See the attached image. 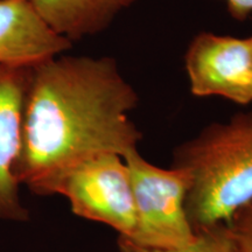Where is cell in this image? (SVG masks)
Here are the masks:
<instances>
[{"label": "cell", "mask_w": 252, "mask_h": 252, "mask_svg": "<svg viewBox=\"0 0 252 252\" xmlns=\"http://www.w3.org/2000/svg\"><path fill=\"white\" fill-rule=\"evenodd\" d=\"M138 104L137 91L110 56L63 53L30 68L19 184L52 196L84 160L137 150L143 133L130 113Z\"/></svg>", "instance_id": "cell-1"}, {"label": "cell", "mask_w": 252, "mask_h": 252, "mask_svg": "<svg viewBox=\"0 0 252 252\" xmlns=\"http://www.w3.org/2000/svg\"><path fill=\"white\" fill-rule=\"evenodd\" d=\"M172 166L190 173L186 212L195 234L229 224L252 201V111L207 125L175 147Z\"/></svg>", "instance_id": "cell-2"}, {"label": "cell", "mask_w": 252, "mask_h": 252, "mask_svg": "<svg viewBox=\"0 0 252 252\" xmlns=\"http://www.w3.org/2000/svg\"><path fill=\"white\" fill-rule=\"evenodd\" d=\"M123 158L130 172L138 222L137 238L131 243L160 250L190 244L196 238L186 212L190 173L151 163L138 149Z\"/></svg>", "instance_id": "cell-3"}, {"label": "cell", "mask_w": 252, "mask_h": 252, "mask_svg": "<svg viewBox=\"0 0 252 252\" xmlns=\"http://www.w3.org/2000/svg\"><path fill=\"white\" fill-rule=\"evenodd\" d=\"M56 195L67 198L76 216L108 225L130 242L137 238L130 172L122 156L103 153L78 163L63 178Z\"/></svg>", "instance_id": "cell-4"}, {"label": "cell", "mask_w": 252, "mask_h": 252, "mask_svg": "<svg viewBox=\"0 0 252 252\" xmlns=\"http://www.w3.org/2000/svg\"><path fill=\"white\" fill-rule=\"evenodd\" d=\"M191 94L220 97L238 105L252 103V37L201 32L185 54Z\"/></svg>", "instance_id": "cell-5"}, {"label": "cell", "mask_w": 252, "mask_h": 252, "mask_svg": "<svg viewBox=\"0 0 252 252\" xmlns=\"http://www.w3.org/2000/svg\"><path fill=\"white\" fill-rule=\"evenodd\" d=\"M30 68L0 65V220H26L15 176L23 145L24 110Z\"/></svg>", "instance_id": "cell-6"}, {"label": "cell", "mask_w": 252, "mask_h": 252, "mask_svg": "<svg viewBox=\"0 0 252 252\" xmlns=\"http://www.w3.org/2000/svg\"><path fill=\"white\" fill-rule=\"evenodd\" d=\"M71 46L41 19L28 0H0V65L32 68L67 53Z\"/></svg>", "instance_id": "cell-7"}, {"label": "cell", "mask_w": 252, "mask_h": 252, "mask_svg": "<svg viewBox=\"0 0 252 252\" xmlns=\"http://www.w3.org/2000/svg\"><path fill=\"white\" fill-rule=\"evenodd\" d=\"M135 0H28L45 23L74 42L94 36L111 26Z\"/></svg>", "instance_id": "cell-8"}, {"label": "cell", "mask_w": 252, "mask_h": 252, "mask_svg": "<svg viewBox=\"0 0 252 252\" xmlns=\"http://www.w3.org/2000/svg\"><path fill=\"white\" fill-rule=\"evenodd\" d=\"M117 245L119 252H238L229 224H219L197 232L196 238L190 244L171 250L139 247L121 237H118Z\"/></svg>", "instance_id": "cell-9"}, {"label": "cell", "mask_w": 252, "mask_h": 252, "mask_svg": "<svg viewBox=\"0 0 252 252\" xmlns=\"http://www.w3.org/2000/svg\"><path fill=\"white\" fill-rule=\"evenodd\" d=\"M229 226L234 234L238 252H252V201L235 214Z\"/></svg>", "instance_id": "cell-10"}, {"label": "cell", "mask_w": 252, "mask_h": 252, "mask_svg": "<svg viewBox=\"0 0 252 252\" xmlns=\"http://www.w3.org/2000/svg\"><path fill=\"white\" fill-rule=\"evenodd\" d=\"M228 12L236 20H247L252 15V0H225Z\"/></svg>", "instance_id": "cell-11"}, {"label": "cell", "mask_w": 252, "mask_h": 252, "mask_svg": "<svg viewBox=\"0 0 252 252\" xmlns=\"http://www.w3.org/2000/svg\"><path fill=\"white\" fill-rule=\"evenodd\" d=\"M251 37H252V36H251Z\"/></svg>", "instance_id": "cell-12"}]
</instances>
